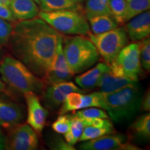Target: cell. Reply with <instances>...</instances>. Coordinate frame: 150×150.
I'll list each match as a JSON object with an SVG mask.
<instances>
[{"instance_id": "cell-1", "label": "cell", "mask_w": 150, "mask_h": 150, "mask_svg": "<svg viewBox=\"0 0 150 150\" xmlns=\"http://www.w3.org/2000/svg\"><path fill=\"white\" fill-rule=\"evenodd\" d=\"M63 34L40 18L15 24L8 44L16 59L41 78L50 68Z\"/></svg>"}, {"instance_id": "cell-2", "label": "cell", "mask_w": 150, "mask_h": 150, "mask_svg": "<svg viewBox=\"0 0 150 150\" xmlns=\"http://www.w3.org/2000/svg\"><path fill=\"white\" fill-rule=\"evenodd\" d=\"M142 92L138 83L131 84L115 92L103 93L102 108L115 123L131 121L140 110Z\"/></svg>"}, {"instance_id": "cell-3", "label": "cell", "mask_w": 150, "mask_h": 150, "mask_svg": "<svg viewBox=\"0 0 150 150\" xmlns=\"http://www.w3.org/2000/svg\"><path fill=\"white\" fill-rule=\"evenodd\" d=\"M0 74L4 83L20 93L32 92L42 95L46 88L42 78L30 70L22 62L7 55L0 61Z\"/></svg>"}, {"instance_id": "cell-4", "label": "cell", "mask_w": 150, "mask_h": 150, "mask_svg": "<svg viewBox=\"0 0 150 150\" xmlns=\"http://www.w3.org/2000/svg\"><path fill=\"white\" fill-rule=\"evenodd\" d=\"M63 50L67 65L74 75L88 70L101 57L95 45L84 35L63 37Z\"/></svg>"}, {"instance_id": "cell-5", "label": "cell", "mask_w": 150, "mask_h": 150, "mask_svg": "<svg viewBox=\"0 0 150 150\" xmlns=\"http://www.w3.org/2000/svg\"><path fill=\"white\" fill-rule=\"evenodd\" d=\"M38 16L63 34L87 35L91 31L88 21L82 9L40 11Z\"/></svg>"}, {"instance_id": "cell-6", "label": "cell", "mask_w": 150, "mask_h": 150, "mask_svg": "<svg viewBox=\"0 0 150 150\" xmlns=\"http://www.w3.org/2000/svg\"><path fill=\"white\" fill-rule=\"evenodd\" d=\"M87 36L108 65L115 60L122 49L127 45L129 40L125 28L118 27L99 34H94L90 31Z\"/></svg>"}, {"instance_id": "cell-7", "label": "cell", "mask_w": 150, "mask_h": 150, "mask_svg": "<svg viewBox=\"0 0 150 150\" xmlns=\"http://www.w3.org/2000/svg\"><path fill=\"white\" fill-rule=\"evenodd\" d=\"M39 146L38 134L28 124H18L11 127L5 138V149L9 150H34Z\"/></svg>"}, {"instance_id": "cell-8", "label": "cell", "mask_w": 150, "mask_h": 150, "mask_svg": "<svg viewBox=\"0 0 150 150\" xmlns=\"http://www.w3.org/2000/svg\"><path fill=\"white\" fill-rule=\"evenodd\" d=\"M82 150H136L140 149L136 145L129 143L126 135L110 134L83 141L79 146Z\"/></svg>"}, {"instance_id": "cell-9", "label": "cell", "mask_w": 150, "mask_h": 150, "mask_svg": "<svg viewBox=\"0 0 150 150\" xmlns=\"http://www.w3.org/2000/svg\"><path fill=\"white\" fill-rule=\"evenodd\" d=\"M108 65V70L102 75L99 82L98 88L100 92L111 93L138 83V79L127 75L114 61Z\"/></svg>"}, {"instance_id": "cell-10", "label": "cell", "mask_w": 150, "mask_h": 150, "mask_svg": "<svg viewBox=\"0 0 150 150\" xmlns=\"http://www.w3.org/2000/svg\"><path fill=\"white\" fill-rule=\"evenodd\" d=\"M63 36L59 40L52 64L42 78L47 86L68 81L74 76L63 53Z\"/></svg>"}, {"instance_id": "cell-11", "label": "cell", "mask_w": 150, "mask_h": 150, "mask_svg": "<svg viewBox=\"0 0 150 150\" xmlns=\"http://www.w3.org/2000/svg\"><path fill=\"white\" fill-rule=\"evenodd\" d=\"M113 61L127 75L139 80L142 71L138 43L133 42L124 47Z\"/></svg>"}, {"instance_id": "cell-12", "label": "cell", "mask_w": 150, "mask_h": 150, "mask_svg": "<svg viewBox=\"0 0 150 150\" xmlns=\"http://www.w3.org/2000/svg\"><path fill=\"white\" fill-rule=\"evenodd\" d=\"M23 95L27 105V122L38 134L40 135L45 127L48 110L41 104L37 94L27 92Z\"/></svg>"}, {"instance_id": "cell-13", "label": "cell", "mask_w": 150, "mask_h": 150, "mask_svg": "<svg viewBox=\"0 0 150 150\" xmlns=\"http://www.w3.org/2000/svg\"><path fill=\"white\" fill-rule=\"evenodd\" d=\"M72 92L81 93L83 90L70 81L46 86L42 93L45 105L50 109H56L61 106L67 95Z\"/></svg>"}, {"instance_id": "cell-14", "label": "cell", "mask_w": 150, "mask_h": 150, "mask_svg": "<svg viewBox=\"0 0 150 150\" xmlns=\"http://www.w3.org/2000/svg\"><path fill=\"white\" fill-rule=\"evenodd\" d=\"M125 27L128 38L132 41H140L149 36L150 12L149 10L134 16Z\"/></svg>"}, {"instance_id": "cell-15", "label": "cell", "mask_w": 150, "mask_h": 150, "mask_svg": "<svg viewBox=\"0 0 150 150\" xmlns=\"http://www.w3.org/2000/svg\"><path fill=\"white\" fill-rule=\"evenodd\" d=\"M83 123L84 128L79 140V142L95 139L104 135L112 133L114 130L113 125L109 118H97Z\"/></svg>"}, {"instance_id": "cell-16", "label": "cell", "mask_w": 150, "mask_h": 150, "mask_svg": "<svg viewBox=\"0 0 150 150\" xmlns=\"http://www.w3.org/2000/svg\"><path fill=\"white\" fill-rule=\"evenodd\" d=\"M23 119V111L18 104L0 99V127L11 128Z\"/></svg>"}, {"instance_id": "cell-17", "label": "cell", "mask_w": 150, "mask_h": 150, "mask_svg": "<svg viewBox=\"0 0 150 150\" xmlns=\"http://www.w3.org/2000/svg\"><path fill=\"white\" fill-rule=\"evenodd\" d=\"M7 6L16 20H31L38 15V6L34 0H8Z\"/></svg>"}, {"instance_id": "cell-18", "label": "cell", "mask_w": 150, "mask_h": 150, "mask_svg": "<svg viewBox=\"0 0 150 150\" xmlns=\"http://www.w3.org/2000/svg\"><path fill=\"white\" fill-rule=\"evenodd\" d=\"M108 67L109 65L105 62L98 63L91 70H86L83 74L75 77L76 85L79 86L81 88L86 90L98 88L102 75L108 70Z\"/></svg>"}, {"instance_id": "cell-19", "label": "cell", "mask_w": 150, "mask_h": 150, "mask_svg": "<svg viewBox=\"0 0 150 150\" xmlns=\"http://www.w3.org/2000/svg\"><path fill=\"white\" fill-rule=\"evenodd\" d=\"M130 131L135 138L142 141H149L150 138V115L142 114L130 126Z\"/></svg>"}, {"instance_id": "cell-20", "label": "cell", "mask_w": 150, "mask_h": 150, "mask_svg": "<svg viewBox=\"0 0 150 150\" xmlns=\"http://www.w3.org/2000/svg\"><path fill=\"white\" fill-rule=\"evenodd\" d=\"M91 31L94 34H99L117 27L118 25L110 15H102L88 19Z\"/></svg>"}, {"instance_id": "cell-21", "label": "cell", "mask_w": 150, "mask_h": 150, "mask_svg": "<svg viewBox=\"0 0 150 150\" xmlns=\"http://www.w3.org/2000/svg\"><path fill=\"white\" fill-rule=\"evenodd\" d=\"M41 11H55L65 9H81L79 4L71 0H34Z\"/></svg>"}, {"instance_id": "cell-22", "label": "cell", "mask_w": 150, "mask_h": 150, "mask_svg": "<svg viewBox=\"0 0 150 150\" xmlns=\"http://www.w3.org/2000/svg\"><path fill=\"white\" fill-rule=\"evenodd\" d=\"M110 0H87L84 13L87 20L92 17L110 15Z\"/></svg>"}, {"instance_id": "cell-23", "label": "cell", "mask_w": 150, "mask_h": 150, "mask_svg": "<svg viewBox=\"0 0 150 150\" xmlns=\"http://www.w3.org/2000/svg\"><path fill=\"white\" fill-rule=\"evenodd\" d=\"M84 128V125L81 120L71 115L70 126L68 131L64 134L65 140L71 145H74L79 142L81 136Z\"/></svg>"}, {"instance_id": "cell-24", "label": "cell", "mask_w": 150, "mask_h": 150, "mask_svg": "<svg viewBox=\"0 0 150 150\" xmlns=\"http://www.w3.org/2000/svg\"><path fill=\"white\" fill-rule=\"evenodd\" d=\"M83 94L80 92H72L67 95L61 105L59 113L65 114L70 111L81 109L83 104Z\"/></svg>"}, {"instance_id": "cell-25", "label": "cell", "mask_w": 150, "mask_h": 150, "mask_svg": "<svg viewBox=\"0 0 150 150\" xmlns=\"http://www.w3.org/2000/svg\"><path fill=\"white\" fill-rule=\"evenodd\" d=\"M150 0H126V22L137 15L149 10Z\"/></svg>"}, {"instance_id": "cell-26", "label": "cell", "mask_w": 150, "mask_h": 150, "mask_svg": "<svg viewBox=\"0 0 150 150\" xmlns=\"http://www.w3.org/2000/svg\"><path fill=\"white\" fill-rule=\"evenodd\" d=\"M110 16L117 25H123L126 22V0H110Z\"/></svg>"}, {"instance_id": "cell-27", "label": "cell", "mask_w": 150, "mask_h": 150, "mask_svg": "<svg viewBox=\"0 0 150 150\" xmlns=\"http://www.w3.org/2000/svg\"><path fill=\"white\" fill-rule=\"evenodd\" d=\"M75 117H76L82 122H85L92 120L97 119V118H109L106 110L103 108L97 107H90L86 108H82L78 110L77 112L73 113Z\"/></svg>"}, {"instance_id": "cell-28", "label": "cell", "mask_w": 150, "mask_h": 150, "mask_svg": "<svg viewBox=\"0 0 150 150\" xmlns=\"http://www.w3.org/2000/svg\"><path fill=\"white\" fill-rule=\"evenodd\" d=\"M140 50V61L144 70L149 72L150 70V39L145 38L138 42Z\"/></svg>"}, {"instance_id": "cell-29", "label": "cell", "mask_w": 150, "mask_h": 150, "mask_svg": "<svg viewBox=\"0 0 150 150\" xmlns=\"http://www.w3.org/2000/svg\"><path fill=\"white\" fill-rule=\"evenodd\" d=\"M90 107L102 108V92H95L88 95H83V104L81 106V109Z\"/></svg>"}, {"instance_id": "cell-30", "label": "cell", "mask_w": 150, "mask_h": 150, "mask_svg": "<svg viewBox=\"0 0 150 150\" xmlns=\"http://www.w3.org/2000/svg\"><path fill=\"white\" fill-rule=\"evenodd\" d=\"M13 26L8 20L0 18V46H6L8 44Z\"/></svg>"}, {"instance_id": "cell-31", "label": "cell", "mask_w": 150, "mask_h": 150, "mask_svg": "<svg viewBox=\"0 0 150 150\" xmlns=\"http://www.w3.org/2000/svg\"><path fill=\"white\" fill-rule=\"evenodd\" d=\"M71 115L61 114L56 120L52 124V128L55 132L60 134H65L70 126Z\"/></svg>"}, {"instance_id": "cell-32", "label": "cell", "mask_w": 150, "mask_h": 150, "mask_svg": "<svg viewBox=\"0 0 150 150\" xmlns=\"http://www.w3.org/2000/svg\"><path fill=\"white\" fill-rule=\"evenodd\" d=\"M0 18L8 20L10 22H16L17 20L13 16L10 9L6 5L0 4Z\"/></svg>"}, {"instance_id": "cell-33", "label": "cell", "mask_w": 150, "mask_h": 150, "mask_svg": "<svg viewBox=\"0 0 150 150\" xmlns=\"http://www.w3.org/2000/svg\"><path fill=\"white\" fill-rule=\"evenodd\" d=\"M140 110L146 112H149L150 110V92L149 88L145 92V94L142 95Z\"/></svg>"}, {"instance_id": "cell-34", "label": "cell", "mask_w": 150, "mask_h": 150, "mask_svg": "<svg viewBox=\"0 0 150 150\" xmlns=\"http://www.w3.org/2000/svg\"><path fill=\"white\" fill-rule=\"evenodd\" d=\"M55 145L52 146V149H61V150H74V148L73 145H71L67 142L61 139H57L54 140Z\"/></svg>"}, {"instance_id": "cell-35", "label": "cell", "mask_w": 150, "mask_h": 150, "mask_svg": "<svg viewBox=\"0 0 150 150\" xmlns=\"http://www.w3.org/2000/svg\"><path fill=\"white\" fill-rule=\"evenodd\" d=\"M5 149V138L4 136H0V150Z\"/></svg>"}, {"instance_id": "cell-36", "label": "cell", "mask_w": 150, "mask_h": 150, "mask_svg": "<svg viewBox=\"0 0 150 150\" xmlns=\"http://www.w3.org/2000/svg\"><path fill=\"white\" fill-rule=\"evenodd\" d=\"M6 91V84L0 78V93H3V92H5Z\"/></svg>"}, {"instance_id": "cell-37", "label": "cell", "mask_w": 150, "mask_h": 150, "mask_svg": "<svg viewBox=\"0 0 150 150\" xmlns=\"http://www.w3.org/2000/svg\"><path fill=\"white\" fill-rule=\"evenodd\" d=\"M8 0H0V4H3V5H8Z\"/></svg>"}, {"instance_id": "cell-38", "label": "cell", "mask_w": 150, "mask_h": 150, "mask_svg": "<svg viewBox=\"0 0 150 150\" xmlns=\"http://www.w3.org/2000/svg\"><path fill=\"white\" fill-rule=\"evenodd\" d=\"M71 1H74V2H76V3H78V4H79V3H81V2H83V1H84V0H71Z\"/></svg>"}, {"instance_id": "cell-39", "label": "cell", "mask_w": 150, "mask_h": 150, "mask_svg": "<svg viewBox=\"0 0 150 150\" xmlns=\"http://www.w3.org/2000/svg\"><path fill=\"white\" fill-rule=\"evenodd\" d=\"M0 136H4L2 133H1V129H0Z\"/></svg>"}]
</instances>
